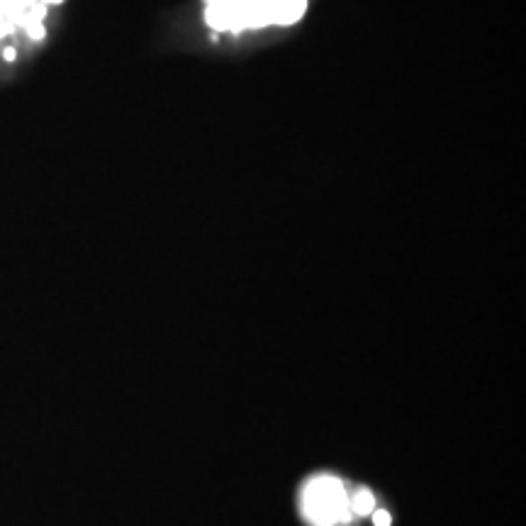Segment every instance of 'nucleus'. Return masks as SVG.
<instances>
[{"instance_id": "obj_1", "label": "nucleus", "mask_w": 526, "mask_h": 526, "mask_svg": "<svg viewBox=\"0 0 526 526\" xmlns=\"http://www.w3.org/2000/svg\"><path fill=\"white\" fill-rule=\"evenodd\" d=\"M207 25L220 32L273 25L271 0H207Z\"/></svg>"}, {"instance_id": "obj_2", "label": "nucleus", "mask_w": 526, "mask_h": 526, "mask_svg": "<svg viewBox=\"0 0 526 526\" xmlns=\"http://www.w3.org/2000/svg\"><path fill=\"white\" fill-rule=\"evenodd\" d=\"M304 514L320 526L349 521L351 507H349L341 483L334 477H320L310 483L304 490Z\"/></svg>"}, {"instance_id": "obj_3", "label": "nucleus", "mask_w": 526, "mask_h": 526, "mask_svg": "<svg viewBox=\"0 0 526 526\" xmlns=\"http://www.w3.org/2000/svg\"><path fill=\"white\" fill-rule=\"evenodd\" d=\"M273 25H293L303 17L307 0H271Z\"/></svg>"}, {"instance_id": "obj_4", "label": "nucleus", "mask_w": 526, "mask_h": 526, "mask_svg": "<svg viewBox=\"0 0 526 526\" xmlns=\"http://www.w3.org/2000/svg\"><path fill=\"white\" fill-rule=\"evenodd\" d=\"M349 507H351V512H356V514H370L373 512V507H376V500H373V494L368 493V490H358L356 493V497L351 502H349Z\"/></svg>"}, {"instance_id": "obj_5", "label": "nucleus", "mask_w": 526, "mask_h": 526, "mask_svg": "<svg viewBox=\"0 0 526 526\" xmlns=\"http://www.w3.org/2000/svg\"><path fill=\"white\" fill-rule=\"evenodd\" d=\"M373 521H376V526H390V514L385 510L373 512Z\"/></svg>"}]
</instances>
